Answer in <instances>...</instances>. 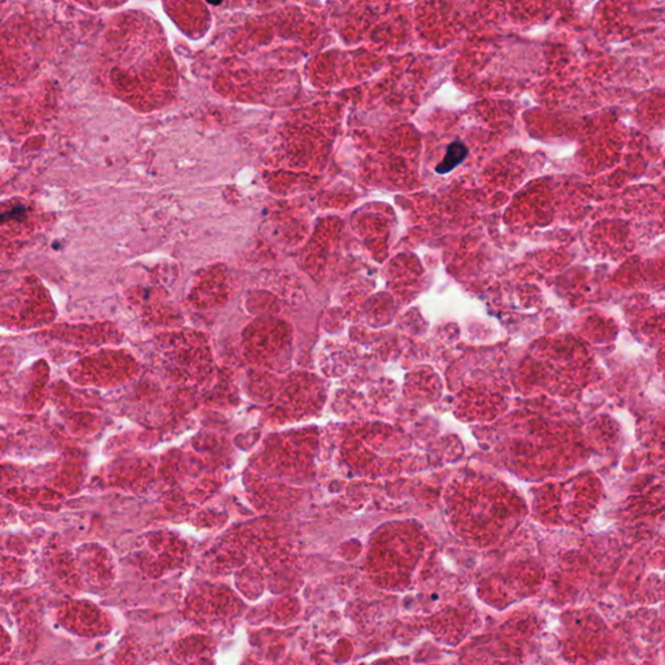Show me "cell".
Wrapping results in <instances>:
<instances>
[{
  "mask_svg": "<svg viewBox=\"0 0 665 665\" xmlns=\"http://www.w3.org/2000/svg\"><path fill=\"white\" fill-rule=\"evenodd\" d=\"M466 155H468V148L462 142H454L451 143L447 148V152H446V158L443 159V161L440 162L439 165L436 166V172L440 174L448 173L451 172L454 168L461 164L464 160H465Z\"/></svg>",
  "mask_w": 665,
  "mask_h": 665,
  "instance_id": "6da1fadb",
  "label": "cell"
}]
</instances>
